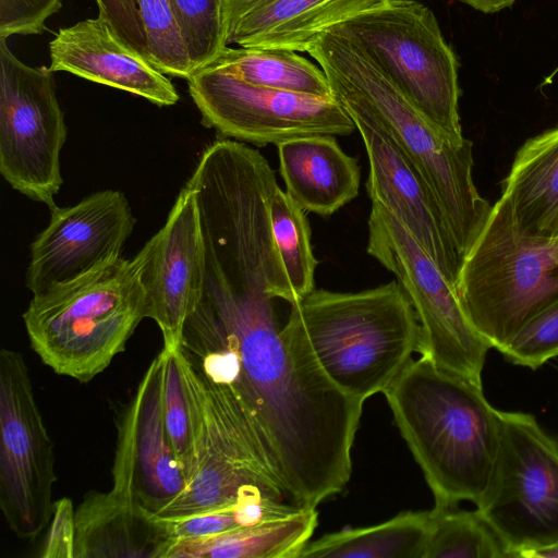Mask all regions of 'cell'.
Returning <instances> with one entry per match:
<instances>
[{"label": "cell", "instance_id": "cell-1", "mask_svg": "<svg viewBox=\"0 0 558 558\" xmlns=\"http://www.w3.org/2000/svg\"><path fill=\"white\" fill-rule=\"evenodd\" d=\"M435 505L483 498L497 462L501 417L483 387L413 357L383 392Z\"/></svg>", "mask_w": 558, "mask_h": 558}, {"label": "cell", "instance_id": "cell-2", "mask_svg": "<svg viewBox=\"0 0 558 558\" xmlns=\"http://www.w3.org/2000/svg\"><path fill=\"white\" fill-rule=\"evenodd\" d=\"M282 335L340 390L384 392L417 351L420 325L400 283L359 292L313 290L291 304Z\"/></svg>", "mask_w": 558, "mask_h": 558}, {"label": "cell", "instance_id": "cell-3", "mask_svg": "<svg viewBox=\"0 0 558 558\" xmlns=\"http://www.w3.org/2000/svg\"><path fill=\"white\" fill-rule=\"evenodd\" d=\"M307 53L324 70L333 95L366 108L408 157L437 198L464 257L492 210L473 182V144L444 137L363 49L337 26Z\"/></svg>", "mask_w": 558, "mask_h": 558}, {"label": "cell", "instance_id": "cell-4", "mask_svg": "<svg viewBox=\"0 0 558 558\" xmlns=\"http://www.w3.org/2000/svg\"><path fill=\"white\" fill-rule=\"evenodd\" d=\"M146 317L137 263L122 257L34 295L23 314L43 363L82 384L125 350Z\"/></svg>", "mask_w": 558, "mask_h": 558}, {"label": "cell", "instance_id": "cell-5", "mask_svg": "<svg viewBox=\"0 0 558 558\" xmlns=\"http://www.w3.org/2000/svg\"><path fill=\"white\" fill-rule=\"evenodd\" d=\"M454 290L471 324L500 351L558 301V238L519 233L500 197L464 257Z\"/></svg>", "mask_w": 558, "mask_h": 558}, {"label": "cell", "instance_id": "cell-6", "mask_svg": "<svg viewBox=\"0 0 558 558\" xmlns=\"http://www.w3.org/2000/svg\"><path fill=\"white\" fill-rule=\"evenodd\" d=\"M448 141L465 137L458 61L434 12L416 0H380L337 25Z\"/></svg>", "mask_w": 558, "mask_h": 558}, {"label": "cell", "instance_id": "cell-7", "mask_svg": "<svg viewBox=\"0 0 558 558\" xmlns=\"http://www.w3.org/2000/svg\"><path fill=\"white\" fill-rule=\"evenodd\" d=\"M367 253L391 271L409 298L420 325L421 357L482 385L490 344L471 324L452 284L407 229L372 202Z\"/></svg>", "mask_w": 558, "mask_h": 558}, {"label": "cell", "instance_id": "cell-8", "mask_svg": "<svg viewBox=\"0 0 558 558\" xmlns=\"http://www.w3.org/2000/svg\"><path fill=\"white\" fill-rule=\"evenodd\" d=\"M490 483L476 509L511 558L558 543V442L525 412L500 411Z\"/></svg>", "mask_w": 558, "mask_h": 558}, {"label": "cell", "instance_id": "cell-9", "mask_svg": "<svg viewBox=\"0 0 558 558\" xmlns=\"http://www.w3.org/2000/svg\"><path fill=\"white\" fill-rule=\"evenodd\" d=\"M48 66H29L0 39V172L28 198L54 208L62 185L64 116Z\"/></svg>", "mask_w": 558, "mask_h": 558}, {"label": "cell", "instance_id": "cell-10", "mask_svg": "<svg viewBox=\"0 0 558 558\" xmlns=\"http://www.w3.org/2000/svg\"><path fill=\"white\" fill-rule=\"evenodd\" d=\"M53 441L23 355L0 351V508L21 539L37 537L53 511Z\"/></svg>", "mask_w": 558, "mask_h": 558}, {"label": "cell", "instance_id": "cell-11", "mask_svg": "<svg viewBox=\"0 0 558 558\" xmlns=\"http://www.w3.org/2000/svg\"><path fill=\"white\" fill-rule=\"evenodd\" d=\"M189 94L220 140L257 146L313 135L347 136L355 123L336 98H322L246 83L203 68L187 78Z\"/></svg>", "mask_w": 558, "mask_h": 558}, {"label": "cell", "instance_id": "cell-12", "mask_svg": "<svg viewBox=\"0 0 558 558\" xmlns=\"http://www.w3.org/2000/svg\"><path fill=\"white\" fill-rule=\"evenodd\" d=\"M335 97L363 140L369 163L365 186L371 201L398 219L456 288L464 255L430 187L366 108L348 96Z\"/></svg>", "mask_w": 558, "mask_h": 558}, {"label": "cell", "instance_id": "cell-13", "mask_svg": "<svg viewBox=\"0 0 558 558\" xmlns=\"http://www.w3.org/2000/svg\"><path fill=\"white\" fill-rule=\"evenodd\" d=\"M50 211L48 226L31 245L25 284L34 295L120 258L135 225L126 197L114 190Z\"/></svg>", "mask_w": 558, "mask_h": 558}, {"label": "cell", "instance_id": "cell-14", "mask_svg": "<svg viewBox=\"0 0 558 558\" xmlns=\"http://www.w3.org/2000/svg\"><path fill=\"white\" fill-rule=\"evenodd\" d=\"M162 367L160 352L149 364L131 400L118 411L112 466V488L131 496L142 508L157 515L187 486L165 426Z\"/></svg>", "mask_w": 558, "mask_h": 558}, {"label": "cell", "instance_id": "cell-15", "mask_svg": "<svg viewBox=\"0 0 558 558\" xmlns=\"http://www.w3.org/2000/svg\"><path fill=\"white\" fill-rule=\"evenodd\" d=\"M134 259L145 291L147 317L159 326L163 348L179 345L204 280V244L194 191L185 184L163 227Z\"/></svg>", "mask_w": 558, "mask_h": 558}, {"label": "cell", "instance_id": "cell-16", "mask_svg": "<svg viewBox=\"0 0 558 558\" xmlns=\"http://www.w3.org/2000/svg\"><path fill=\"white\" fill-rule=\"evenodd\" d=\"M51 72L125 90L163 107L179 100L166 75L144 54L128 45L106 17L80 21L60 28L49 43Z\"/></svg>", "mask_w": 558, "mask_h": 558}, {"label": "cell", "instance_id": "cell-17", "mask_svg": "<svg viewBox=\"0 0 558 558\" xmlns=\"http://www.w3.org/2000/svg\"><path fill=\"white\" fill-rule=\"evenodd\" d=\"M380 0H223L227 45L307 52L326 31Z\"/></svg>", "mask_w": 558, "mask_h": 558}, {"label": "cell", "instance_id": "cell-18", "mask_svg": "<svg viewBox=\"0 0 558 558\" xmlns=\"http://www.w3.org/2000/svg\"><path fill=\"white\" fill-rule=\"evenodd\" d=\"M75 529L74 558H163L171 542L156 514L113 488L83 497Z\"/></svg>", "mask_w": 558, "mask_h": 558}, {"label": "cell", "instance_id": "cell-19", "mask_svg": "<svg viewBox=\"0 0 558 558\" xmlns=\"http://www.w3.org/2000/svg\"><path fill=\"white\" fill-rule=\"evenodd\" d=\"M277 147L287 193L304 210L330 216L357 196V160L332 135L296 137Z\"/></svg>", "mask_w": 558, "mask_h": 558}, {"label": "cell", "instance_id": "cell-20", "mask_svg": "<svg viewBox=\"0 0 558 558\" xmlns=\"http://www.w3.org/2000/svg\"><path fill=\"white\" fill-rule=\"evenodd\" d=\"M501 197L519 233L558 238V126L524 142L502 182Z\"/></svg>", "mask_w": 558, "mask_h": 558}, {"label": "cell", "instance_id": "cell-21", "mask_svg": "<svg viewBox=\"0 0 558 558\" xmlns=\"http://www.w3.org/2000/svg\"><path fill=\"white\" fill-rule=\"evenodd\" d=\"M318 523L316 508L209 536L171 541L163 558H299Z\"/></svg>", "mask_w": 558, "mask_h": 558}, {"label": "cell", "instance_id": "cell-22", "mask_svg": "<svg viewBox=\"0 0 558 558\" xmlns=\"http://www.w3.org/2000/svg\"><path fill=\"white\" fill-rule=\"evenodd\" d=\"M428 526L429 511H404L376 525L325 534L299 558H423Z\"/></svg>", "mask_w": 558, "mask_h": 558}, {"label": "cell", "instance_id": "cell-23", "mask_svg": "<svg viewBox=\"0 0 558 558\" xmlns=\"http://www.w3.org/2000/svg\"><path fill=\"white\" fill-rule=\"evenodd\" d=\"M205 68L225 72L262 87L322 98L335 97L324 70L295 51L227 46L219 57Z\"/></svg>", "mask_w": 558, "mask_h": 558}, {"label": "cell", "instance_id": "cell-24", "mask_svg": "<svg viewBox=\"0 0 558 558\" xmlns=\"http://www.w3.org/2000/svg\"><path fill=\"white\" fill-rule=\"evenodd\" d=\"M423 558H511L498 534L475 510L435 505Z\"/></svg>", "mask_w": 558, "mask_h": 558}, {"label": "cell", "instance_id": "cell-25", "mask_svg": "<svg viewBox=\"0 0 558 558\" xmlns=\"http://www.w3.org/2000/svg\"><path fill=\"white\" fill-rule=\"evenodd\" d=\"M296 506L283 501L269 492H254L198 512L158 517L170 541L187 537L209 536L283 518L298 510Z\"/></svg>", "mask_w": 558, "mask_h": 558}, {"label": "cell", "instance_id": "cell-26", "mask_svg": "<svg viewBox=\"0 0 558 558\" xmlns=\"http://www.w3.org/2000/svg\"><path fill=\"white\" fill-rule=\"evenodd\" d=\"M270 221L275 244L298 302L314 290L318 264L312 250L310 223L304 209L279 186L270 203Z\"/></svg>", "mask_w": 558, "mask_h": 558}, {"label": "cell", "instance_id": "cell-27", "mask_svg": "<svg viewBox=\"0 0 558 558\" xmlns=\"http://www.w3.org/2000/svg\"><path fill=\"white\" fill-rule=\"evenodd\" d=\"M193 73L214 62L228 46L223 0H169Z\"/></svg>", "mask_w": 558, "mask_h": 558}, {"label": "cell", "instance_id": "cell-28", "mask_svg": "<svg viewBox=\"0 0 558 558\" xmlns=\"http://www.w3.org/2000/svg\"><path fill=\"white\" fill-rule=\"evenodd\" d=\"M150 62L163 74L187 80L192 65L169 0H136Z\"/></svg>", "mask_w": 558, "mask_h": 558}, {"label": "cell", "instance_id": "cell-29", "mask_svg": "<svg viewBox=\"0 0 558 558\" xmlns=\"http://www.w3.org/2000/svg\"><path fill=\"white\" fill-rule=\"evenodd\" d=\"M175 349V348H174ZM174 349L162 348V414L166 430L186 482L193 465V424Z\"/></svg>", "mask_w": 558, "mask_h": 558}, {"label": "cell", "instance_id": "cell-30", "mask_svg": "<svg viewBox=\"0 0 558 558\" xmlns=\"http://www.w3.org/2000/svg\"><path fill=\"white\" fill-rule=\"evenodd\" d=\"M511 364L537 369L558 356V301L533 317L499 351Z\"/></svg>", "mask_w": 558, "mask_h": 558}, {"label": "cell", "instance_id": "cell-31", "mask_svg": "<svg viewBox=\"0 0 558 558\" xmlns=\"http://www.w3.org/2000/svg\"><path fill=\"white\" fill-rule=\"evenodd\" d=\"M61 8L62 0H0V39L41 34Z\"/></svg>", "mask_w": 558, "mask_h": 558}, {"label": "cell", "instance_id": "cell-32", "mask_svg": "<svg viewBox=\"0 0 558 558\" xmlns=\"http://www.w3.org/2000/svg\"><path fill=\"white\" fill-rule=\"evenodd\" d=\"M75 531V509L72 500L66 497L56 500L39 557L74 558Z\"/></svg>", "mask_w": 558, "mask_h": 558}, {"label": "cell", "instance_id": "cell-33", "mask_svg": "<svg viewBox=\"0 0 558 558\" xmlns=\"http://www.w3.org/2000/svg\"><path fill=\"white\" fill-rule=\"evenodd\" d=\"M96 2L99 15L109 20L128 45L149 59L147 38L136 0H96Z\"/></svg>", "mask_w": 558, "mask_h": 558}, {"label": "cell", "instance_id": "cell-34", "mask_svg": "<svg viewBox=\"0 0 558 558\" xmlns=\"http://www.w3.org/2000/svg\"><path fill=\"white\" fill-rule=\"evenodd\" d=\"M472 8L485 13L498 12L502 9L510 8L515 0H460Z\"/></svg>", "mask_w": 558, "mask_h": 558}, {"label": "cell", "instance_id": "cell-35", "mask_svg": "<svg viewBox=\"0 0 558 558\" xmlns=\"http://www.w3.org/2000/svg\"><path fill=\"white\" fill-rule=\"evenodd\" d=\"M523 558H558V543L530 550Z\"/></svg>", "mask_w": 558, "mask_h": 558}]
</instances>
